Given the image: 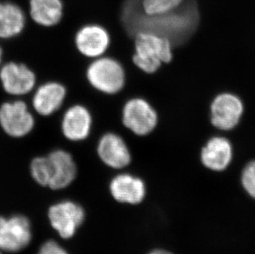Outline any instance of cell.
<instances>
[{
	"mask_svg": "<svg viewBox=\"0 0 255 254\" xmlns=\"http://www.w3.org/2000/svg\"><path fill=\"white\" fill-rule=\"evenodd\" d=\"M182 3L180 7L164 14L147 15L140 6V0H128L123 10V20L135 34L141 31L152 32L169 39L176 44L188 36L198 22V12L190 2Z\"/></svg>",
	"mask_w": 255,
	"mask_h": 254,
	"instance_id": "obj_1",
	"label": "cell"
},
{
	"mask_svg": "<svg viewBox=\"0 0 255 254\" xmlns=\"http://www.w3.org/2000/svg\"><path fill=\"white\" fill-rule=\"evenodd\" d=\"M172 59V43L169 39L146 31L135 34L132 61L143 72L154 74L162 64H168Z\"/></svg>",
	"mask_w": 255,
	"mask_h": 254,
	"instance_id": "obj_2",
	"label": "cell"
},
{
	"mask_svg": "<svg viewBox=\"0 0 255 254\" xmlns=\"http://www.w3.org/2000/svg\"><path fill=\"white\" fill-rule=\"evenodd\" d=\"M86 77L90 85L103 94H118L125 85L123 65L113 58L95 59L87 69Z\"/></svg>",
	"mask_w": 255,
	"mask_h": 254,
	"instance_id": "obj_3",
	"label": "cell"
},
{
	"mask_svg": "<svg viewBox=\"0 0 255 254\" xmlns=\"http://www.w3.org/2000/svg\"><path fill=\"white\" fill-rule=\"evenodd\" d=\"M34 126L35 119L25 102H6L0 106V127L8 136H26L32 130Z\"/></svg>",
	"mask_w": 255,
	"mask_h": 254,
	"instance_id": "obj_4",
	"label": "cell"
},
{
	"mask_svg": "<svg viewBox=\"0 0 255 254\" xmlns=\"http://www.w3.org/2000/svg\"><path fill=\"white\" fill-rule=\"evenodd\" d=\"M123 123L134 134L144 136L155 129L158 115L146 100L136 98L130 99L124 105Z\"/></svg>",
	"mask_w": 255,
	"mask_h": 254,
	"instance_id": "obj_5",
	"label": "cell"
},
{
	"mask_svg": "<svg viewBox=\"0 0 255 254\" xmlns=\"http://www.w3.org/2000/svg\"><path fill=\"white\" fill-rule=\"evenodd\" d=\"M244 113V104L233 94L217 95L211 104V123L221 130H231L238 125Z\"/></svg>",
	"mask_w": 255,
	"mask_h": 254,
	"instance_id": "obj_6",
	"label": "cell"
},
{
	"mask_svg": "<svg viewBox=\"0 0 255 254\" xmlns=\"http://www.w3.org/2000/svg\"><path fill=\"white\" fill-rule=\"evenodd\" d=\"M31 240V225L25 216H0V250L18 252Z\"/></svg>",
	"mask_w": 255,
	"mask_h": 254,
	"instance_id": "obj_7",
	"label": "cell"
},
{
	"mask_svg": "<svg viewBox=\"0 0 255 254\" xmlns=\"http://www.w3.org/2000/svg\"><path fill=\"white\" fill-rule=\"evenodd\" d=\"M0 82L5 93L12 96H23L32 91L36 77L27 65L11 61L0 69Z\"/></svg>",
	"mask_w": 255,
	"mask_h": 254,
	"instance_id": "obj_8",
	"label": "cell"
},
{
	"mask_svg": "<svg viewBox=\"0 0 255 254\" xmlns=\"http://www.w3.org/2000/svg\"><path fill=\"white\" fill-rule=\"evenodd\" d=\"M51 226L63 239H70L85 220L84 209L75 202H62L51 206L48 212Z\"/></svg>",
	"mask_w": 255,
	"mask_h": 254,
	"instance_id": "obj_9",
	"label": "cell"
},
{
	"mask_svg": "<svg viewBox=\"0 0 255 254\" xmlns=\"http://www.w3.org/2000/svg\"><path fill=\"white\" fill-rule=\"evenodd\" d=\"M110 36L106 29L97 24L83 26L75 35V43L79 52L85 57H101L110 46Z\"/></svg>",
	"mask_w": 255,
	"mask_h": 254,
	"instance_id": "obj_10",
	"label": "cell"
},
{
	"mask_svg": "<svg viewBox=\"0 0 255 254\" xmlns=\"http://www.w3.org/2000/svg\"><path fill=\"white\" fill-rule=\"evenodd\" d=\"M98 154L107 166L121 169L129 165L131 160L130 152L124 139L115 133H107L99 139Z\"/></svg>",
	"mask_w": 255,
	"mask_h": 254,
	"instance_id": "obj_11",
	"label": "cell"
},
{
	"mask_svg": "<svg viewBox=\"0 0 255 254\" xmlns=\"http://www.w3.org/2000/svg\"><path fill=\"white\" fill-rule=\"evenodd\" d=\"M92 116L85 106L74 105L68 108L61 121V131L70 141H82L91 131Z\"/></svg>",
	"mask_w": 255,
	"mask_h": 254,
	"instance_id": "obj_12",
	"label": "cell"
},
{
	"mask_svg": "<svg viewBox=\"0 0 255 254\" xmlns=\"http://www.w3.org/2000/svg\"><path fill=\"white\" fill-rule=\"evenodd\" d=\"M66 97V89L58 82H47L37 88L32 97V107L36 113L48 117L57 112Z\"/></svg>",
	"mask_w": 255,
	"mask_h": 254,
	"instance_id": "obj_13",
	"label": "cell"
},
{
	"mask_svg": "<svg viewBox=\"0 0 255 254\" xmlns=\"http://www.w3.org/2000/svg\"><path fill=\"white\" fill-rule=\"evenodd\" d=\"M51 163V180L49 187L60 190L68 187L77 175V167L70 153L56 149L48 155Z\"/></svg>",
	"mask_w": 255,
	"mask_h": 254,
	"instance_id": "obj_14",
	"label": "cell"
},
{
	"mask_svg": "<svg viewBox=\"0 0 255 254\" xmlns=\"http://www.w3.org/2000/svg\"><path fill=\"white\" fill-rule=\"evenodd\" d=\"M233 155L231 142L224 137L216 136L210 139L202 147L201 160L210 170L221 172L230 165Z\"/></svg>",
	"mask_w": 255,
	"mask_h": 254,
	"instance_id": "obj_15",
	"label": "cell"
},
{
	"mask_svg": "<svg viewBox=\"0 0 255 254\" xmlns=\"http://www.w3.org/2000/svg\"><path fill=\"white\" fill-rule=\"evenodd\" d=\"M110 191L118 202L135 205L144 199L145 186L140 178L124 173L112 180Z\"/></svg>",
	"mask_w": 255,
	"mask_h": 254,
	"instance_id": "obj_16",
	"label": "cell"
},
{
	"mask_svg": "<svg viewBox=\"0 0 255 254\" xmlns=\"http://www.w3.org/2000/svg\"><path fill=\"white\" fill-rule=\"evenodd\" d=\"M24 13L12 2H0V39L17 36L24 29Z\"/></svg>",
	"mask_w": 255,
	"mask_h": 254,
	"instance_id": "obj_17",
	"label": "cell"
},
{
	"mask_svg": "<svg viewBox=\"0 0 255 254\" xmlns=\"http://www.w3.org/2000/svg\"><path fill=\"white\" fill-rule=\"evenodd\" d=\"M30 14L40 26H56L63 17L61 0H30Z\"/></svg>",
	"mask_w": 255,
	"mask_h": 254,
	"instance_id": "obj_18",
	"label": "cell"
},
{
	"mask_svg": "<svg viewBox=\"0 0 255 254\" xmlns=\"http://www.w3.org/2000/svg\"><path fill=\"white\" fill-rule=\"evenodd\" d=\"M31 177L42 187H49L51 180V163L48 156L33 158L31 165Z\"/></svg>",
	"mask_w": 255,
	"mask_h": 254,
	"instance_id": "obj_19",
	"label": "cell"
},
{
	"mask_svg": "<svg viewBox=\"0 0 255 254\" xmlns=\"http://www.w3.org/2000/svg\"><path fill=\"white\" fill-rule=\"evenodd\" d=\"M184 0H140L142 11L147 15L164 14L180 7Z\"/></svg>",
	"mask_w": 255,
	"mask_h": 254,
	"instance_id": "obj_20",
	"label": "cell"
},
{
	"mask_svg": "<svg viewBox=\"0 0 255 254\" xmlns=\"http://www.w3.org/2000/svg\"><path fill=\"white\" fill-rule=\"evenodd\" d=\"M241 182L247 193L255 199V160L248 163L244 168Z\"/></svg>",
	"mask_w": 255,
	"mask_h": 254,
	"instance_id": "obj_21",
	"label": "cell"
},
{
	"mask_svg": "<svg viewBox=\"0 0 255 254\" xmlns=\"http://www.w3.org/2000/svg\"><path fill=\"white\" fill-rule=\"evenodd\" d=\"M37 254H68L60 245L55 241H47L42 245Z\"/></svg>",
	"mask_w": 255,
	"mask_h": 254,
	"instance_id": "obj_22",
	"label": "cell"
},
{
	"mask_svg": "<svg viewBox=\"0 0 255 254\" xmlns=\"http://www.w3.org/2000/svg\"><path fill=\"white\" fill-rule=\"evenodd\" d=\"M149 254H172L171 253L167 252L164 250H154L153 252L149 253Z\"/></svg>",
	"mask_w": 255,
	"mask_h": 254,
	"instance_id": "obj_23",
	"label": "cell"
},
{
	"mask_svg": "<svg viewBox=\"0 0 255 254\" xmlns=\"http://www.w3.org/2000/svg\"><path fill=\"white\" fill-rule=\"evenodd\" d=\"M2 50L1 48V46H0V65H1V63H2Z\"/></svg>",
	"mask_w": 255,
	"mask_h": 254,
	"instance_id": "obj_24",
	"label": "cell"
},
{
	"mask_svg": "<svg viewBox=\"0 0 255 254\" xmlns=\"http://www.w3.org/2000/svg\"><path fill=\"white\" fill-rule=\"evenodd\" d=\"M0 254H1V253H0Z\"/></svg>",
	"mask_w": 255,
	"mask_h": 254,
	"instance_id": "obj_25",
	"label": "cell"
}]
</instances>
